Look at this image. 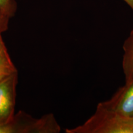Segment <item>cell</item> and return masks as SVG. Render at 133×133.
Instances as JSON below:
<instances>
[{
    "label": "cell",
    "instance_id": "3957f363",
    "mask_svg": "<svg viewBox=\"0 0 133 133\" xmlns=\"http://www.w3.org/2000/svg\"><path fill=\"white\" fill-rule=\"evenodd\" d=\"M17 72L0 81V124L7 123L14 115Z\"/></svg>",
    "mask_w": 133,
    "mask_h": 133
},
{
    "label": "cell",
    "instance_id": "5b68a950",
    "mask_svg": "<svg viewBox=\"0 0 133 133\" xmlns=\"http://www.w3.org/2000/svg\"><path fill=\"white\" fill-rule=\"evenodd\" d=\"M123 49L122 68L126 82L133 79V30L124 41Z\"/></svg>",
    "mask_w": 133,
    "mask_h": 133
},
{
    "label": "cell",
    "instance_id": "52a82bcc",
    "mask_svg": "<svg viewBox=\"0 0 133 133\" xmlns=\"http://www.w3.org/2000/svg\"><path fill=\"white\" fill-rule=\"evenodd\" d=\"M16 12L8 10H0V35L7 30L9 21L14 17Z\"/></svg>",
    "mask_w": 133,
    "mask_h": 133
},
{
    "label": "cell",
    "instance_id": "277c9868",
    "mask_svg": "<svg viewBox=\"0 0 133 133\" xmlns=\"http://www.w3.org/2000/svg\"><path fill=\"white\" fill-rule=\"evenodd\" d=\"M101 103L110 109L133 118V79L126 81L109 100Z\"/></svg>",
    "mask_w": 133,
    "mask_h": 133
},
{
    "label": "cell",
    "instance_id": "ba28073f",
    "mask_svg": "<svg viewBox=\"0 0 133 133\" xmlns=\"http://www.w3.org/2000/svg\"><path fill=\"white\" fill-rule=\"evenodd\" d=\"M17 3L15 0H0V10L16 12Z\"/></svg>",
    "mask_w": 133,
    "mask_h": 133
},
{
    "label": "cell",
    "instance_id": "9c48e42d",
    "mask_svg": "<svg viewBox=\"0 0 133 133\" xmlns=\"http://www.w3.org/2000/svg\"><path fill=\"white\" fill-rule=\"evenodd\" d=\"M133 11V0H123Z\"/></svg>",
    "mask_w": 133,
    "mask_h": 133
},
{
    "label": "cell",
    "instance_id": "8992f818",
    "mask_svg": "<svg viewBox=\"0 0 133 133\" xmlns=\"http://www.w3.org/2000/svg\"><path fill=\"white\" fill-rule=\"evenodd\" d=\"M17 72L0 35V81Z\"/></svg>",
    "mask_w": 133,
    "mask_h": 133
},
{
    "label": "cell",
    "instance_id": "7a4b0ae2",
    "mask_svg": "<svg viewBox=\"0 0 133 133\" xmlns=\"http://www.w3.org/2000/svg\"><path fill=\"white\" fill-rule=\"evenodd\" d=\"M61 131V126L52 114L35 118L19 111L7 123L0 124V133H58Z\"/></svg>",
    "mask_w": 133,
    "mask_h": 133
},
{
    "label": "cell",
    "instance_id": "6da1fadb",
    "mask_svg": "<svg viewBox=\"0 0 133 133\" xmlns=\"http://www.w3.org/2000/svg\"><path fill=\"white\" fill-rule=\"evenodd\" d=\"M66 133H133V118L98 104L92 116L81 125L66 129Z\"/></svg>",
    "mask_w": 133,
    "mask_h": 133
}]
</instances>
